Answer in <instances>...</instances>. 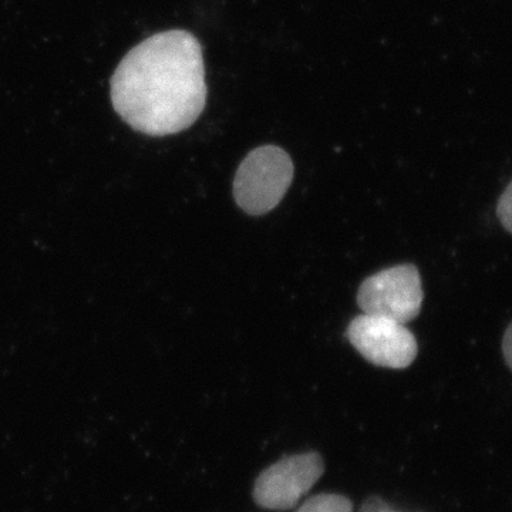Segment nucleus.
<instances>
[{
	"instance_id": "nucleus-1",
	"label": "nucleus",
	"mask_w": 512,
	"mask_h": 512,
	"mask_svg": "<svg viewBox=\"0 0 512 512\" xmlns=\"http://www.w3.org/2000/svg\"><path fill=\"white\" fill-rule=\"evenodd\" d=\"M197 37L167 30L133 47L111 77V103L128 126L151 137L181 133L207 106Z\"/></svg>"
},
{
	"instance_id": "nucleus-2",
	"label": "nucleus",
	"mask_w": 512,
	"mask_h": 512,
	"mask_svg": "<svg viewBox=\"0 0 512 512\" xmlns=\"http://www.w3.org/2000/svg\"><path fill=\"white\" fill-rule=\"evenodd\" d=\"M293 171L291 157L282 148H255L235 175L234 197L239 208L249 215H264L274 210L291 187Z\"/></svg>"
},
{
	"instance_id": "nucleus-3",
	"label": "nucleus",
	"mask_w": 512,
	"mask_h": 512,
	"mask_svg": "<svg viewBox=\"0 0 512 512\" xmlns=\"http://www.w3.org/2000/svg\"><path fill=\"white\" fill-rule=\"evenodd\" d=\"M423 299L419 269L409 264L370 276L357 292V303L363 313L393 319L402 325L419 316Z\"/></svg>"
},
{
	"instance_id": "nucleus-4",
	"label": "nucleus",
	"mask_w": 512,
	"mask_h": 512,
	"mask_svg": "<svg viewBox=\"0 0 512 512\" xmlns=\"http://www.w3.org/2000/svg\"><path fill=\"white\" fill-rule=\"evenodd\" d=\"M349 342L373 365L406 369L417 356L416 338L406 326L383 316H357L346 330Z\"/></svg>"
},
{
	"instance_id": "nucleus-5",
	"label": "nucleus",
	"mask_w": 512,
	"mask_h": 512,
	"mask_svg": "<svg viewBox=\"0 0 512 512\" xmlns=\"http://www.w3.org/2000/svg\"><path fill=\"white\" fill-rule=\"evenodd\" d=\"M325 473L318 453L285 457L262 471L254 487V500L266 510H291Z\"/></svg>"
},
{
	"instance_id": "nucleus-6",
	"label": "nucleus",
	"mask_w": 512,
	"mask_h": 512,
	"mask_svg": "<svg viewBox=\"0 0 512 512\" xmlns=\"http://www.w3.org/2000/svg\"><path fill=\"white\" fill-rule=\"evenodd\" d=\"M349 498L339 494H319L309 498L296 512H352Z\"/></svg>"
},
{
	"instance_id": "nucleus-7",
	"label": "nucleus",
	"mask_w": 512,
	"mask_h": 512,
	"mask_svg": "<svg viewBox=\"0 0 512 512\" xmlns=\"http://www.w3.org/2000/svg\"><path fill=\"white\" fill-rule=\"evenodd\" d=\"M497 217L505 231L512 234V180L498 200Z\"/></svg>"
},
{
	"instance_id": "nucleus-8",
	"label": "nucleus",
	"mask_w": 512,
	"mask_h": 512,
	"mask_svg": "<svg viewBox=\"0 0 512 512\" xmlns=\"http://www.w3.org/2000/svg\"><path fill=\"white\" fill-rule=\"evenodd\" d=\"M503 353L505 362H507L508 367L512 370V322L504 333Z\"/></svg>"
}]
</instances>
